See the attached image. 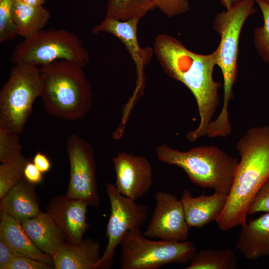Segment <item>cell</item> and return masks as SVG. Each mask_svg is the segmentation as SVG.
<instances>
[{
	"label": "cell",
	"instance_id": "cell-6",
	"mask_svg": "<svg viewBox=\"0 0 269 269\" xmlns=\"http://www.w3.org/2000/svg\"><path fill=\"white\" fill-rule=\"evenodd\" d=\"M58 60L73 61L84 67L89 62L90 55L78 35L63 28H51L24 38L10 56L14 64L24 63L37 67Z\"/></svg>",
	"mask_w": 269,
	"mask_h": 269
},
{
	"label": "cell",
	"instance_id": "cell-16",
	"mask_svg": "<svg viewBox=\"0 0 269 269\" xmlns=\"http://www.w3.org/2000/svg\"><path fill=\"white\" fill-rule=\"evenodd\" d=\"M20 223L34 245L52 257L66 242L64 233L47 212L41 211L37 216Z\"/></svg>",
	"mask_w": 269,
	"mask_h": 269
},
{
	"label": "cell",
	"instance_id": "cell-2",
	"mask_svg": "<svg viewBox=\"0 0 269 269\" xmlns=\"http://www.w3.org/2000/svg\"><path fill=\"white\" fill-rule=\"evenodd\" d=\"M237 149L240 160L226 204L216 221L223 231L246 224L249 207L269 177V126L248 130Z\"/></svg>",
	"mask_w": 269,
	"mask_h": 269
},
{
	"label": "cell",
	"instance_id": "cell-10",
	"mask_svg": "<svg viewBox=\"0 0 269 269\" xmlns=\"http://www.w3.org/2000/svg\"><path fill=\"white\" fill-rule=\"evenodd\" d=\"M66 150L70 172L65 195L83 200L92 207H98L100 199L92 146L78 134H73L68 139Z\"/></svg>",
	"mask_w": 269,
	"mask_h": 269
},
{
	"label": "cell",
	"instance_id": "cell-7",
	"mask_svg": "<svg viewBox=\"0 0 269 269\" xmlns=\"http://www.w3.org/2000/svg\"><path fill=\"white\" fill-rule=\"evenodd\" d=\"M120 246L121 269H158L168 264L185 265L197 252L192 242L154 241L142 234L140 228L128 231Z\"/></svg>",
	"mask_w": 269,
	"mask_h": 269
},
{
	"label": "cell",
	"instance_id": "cell-12",
	"mask_svg": "<svg viewBox=\"0 0 269 269\" xmlns=\"http://www.w3.org/2000/svg\"><path fill=\"white\" fill-rule=\"evenodd\" d=\"M116 172L115 186L122 195L136 201L146 194L152 182V168L143 155L119 152L112 158Z\"/></svg>",
	"mask_w": 269,
	"mask_h": 269
},
{
	"label": "cell",
	"instance_id": "cell-31",
	"mask_svg": "<svg viewBox=\"0 0 269 269\" xmlns=\"http://www.w3.org/2000/svg\"><path fill=\"white\" fill-rule=\"evenodd\" d=\"M24 177L28 181L35 185L40 183L43 178L42 173L33 162L29 161L25 166Z\"/></svg>",
	"mask_w": 269,
	"mask_h": 269
},
{
	"label": "cell",
	"instance_id": "cell-18",
	"mask_svg": "<svg viewBox=\"0 0 269 269\" xmlns=\"http://www.w3.org/2000/svg\"><path fill=\"white\" fill-rule=\"evenodd\" d=\"M35 187V184L22 178L0 199V212L20 222L38 215L41 211Z\"/></svg>",
	"mask_w": 269,
	"mask_h": 269
},
{
	"label": "cell",
	"instance_id": "cell-11",
	"mask_svg": "<svg viewBox=\"0 0 269 269\" xmlns=\"http://www.w3.org/2000/svg\"><path fill=\"white\" fill-rule=\"evenodd\" d=\"M154 198L156 205L143 235L161 240L187 241L189 228L181 200L162 191H157Z\"/></svg>",
	"mask_w": 269,
	"mask_h": 269
},
{
	"label": "cell",
	"instance_id": "cell-14",
	"mask_svg": "<svg viewBox=\"0 0 269 269\" xmlns=\"http://www.w3.org/2000/svg\"><path fill=\"white\" fill-rule=\"evenodd\" d=\"M140 19L120 21L106 17L92 29L93 34L107 32L118 37L125 45L134 62L138 76L137 90L141 86L143 70L150 62L153 49L149 47L142 48L137 38V25Z\"/></svg>",
	"mask_w": 269,
	"mask_h": 269
},
{
	"label": "cell",
	"instance_id": "cell-22",
	"mask_svg": "<svg viewBox=\"0 0 269 269\" xmlns=\"http://www.w3.org/2000/svg\"><path fill=\"white\" fill-rule=\"evenodd\" d=\"M237 260L231 249H206L196 253L186 269H235Z\"/></svg>",
	"mask_w": 269,
	"mask_h": 269
},
{
	"label": "cell",
	"instance_id": "cell-24",
	"mask_svg": "<svg viewBox=\"0 0 269 269\" xmlns=\"http://www.w3.org/2000/svg\"><path fill=\"white\" fill-rule=\"evenodd\" d=\"M255 2L262 12L264 24L254 30V46L261 59L269 64V1L255 0Z\"/></svg>",
	"mask_w": 269,
	"mask_h": 269
},
{
	"label": "cell",
	"instance_id": "cell-3",
	"mask_svg": "<svg viewBox=\"0 0 269 269\" xmlns=\"http://www.w3.org/2000/svg\"><path fill=\"white\" fill-rule=\"evenodd\" d=\"M42 98L47 113L69 121L84 118L91 108V87L81 65L58 60L39 67Z\"/></svg>",
	"mask_w": 269,
	"mask_h": 269
},
{
	"label": "cell",
	"instance_id": "cell-19",
	"mask_svg": "<svg viewBox=\"0 0 269 269\" xmlns=\"http://www.w3.org/2000/svg\"><path fill=\"white\" fill-rule=\"evenodd\" d=\"M101 257L100 243L90 237L76 244L66 242L53 256L54 269H94Z\"/></svg>",
	"mask_w": 269,
	"mask_h": 269
},
{
	"label": "cell",
	"instance_id": "cell-35",
	"mask_svg": "<svg viewBox=\"0 0 269 269\" xmlns=\"http://www.w3.org/2000/svg\"><path fill=\"white\" fill-rule=\"evenodd\" d=\"M238 0H221V3L226 9H228Z\"/></svg>",
	"mask_w": 269,
	"mask_h": 269
},
{
	"label": "cell",
	"instance_id": "cell-20",
	"mask_svg": "<svg viewBox=\"0 0 269 269\" xmlns=\"http://www.w3.org/2000/svg\"><path fill=\"white\" fill-rule=\"evenodd\" d=\"M237 249L248 259L269 256V212L241 227Z\"/></svg>",
	"mask_w": 269,
	"mask_h": 269
},
{
	"label": "cell",
	"instance_id": "cell-27",
	"mask_svg": "<svg viewBox=\"0 0 269 269\" xmlns=\"http://www.w3.org/2000/svg\"><path fill=\"white\" fill-rule=\"evenodd\" d=\"M15 0H0V43L15 38L18 35L12 19Z\"/></svg>",
	"mask_w": 269,
	"mask_h": 269
},
{
	"label": "cell",
	"instance_id": "cell-21",
	"mask_svg": "<svg viewBox=\"0 0 269 269\" xmlns=\"http://www.w3.org/2000/svg\"><path fill=\"white\" fill-rule=\"evenodd\" d=\"M51 18L49 11L43 5L33 6L15 0L12 19L18 35L29 37L43 29Z\"/></svg>",
	"mask_w": 269,
	"mask_h": 269
},
{
	"label": "cell",
	"instance_id": "cell-8",
	"mask_svg": "<svg viewBox=\"0 0 269 269\" xmlns=\"http://www.w3.org/2000/svg\"><path fill=\"white\" fill-rule=\"evenodd\" d=\"M41 90L39 67L14 64L0 91V128L21 133Z\"/></svg>",
	"mask_w": 269,
	"mask_h": 269
},
{
	"label": "cell",
	"instance_id": "cell-30",
	"mask_svg": "<svg viewBox=\"0 0 269 269\" xmlns=\"http://www.w3.org/2000/svg\"><path fill=\"white\" fill-rule=\"evenodd\" d=\"M53 265L23 256H15L6 269H51Z\"/></svg>",
	"mask_w": 269,
	"mask_h": 269
},
{
	"label": "cell",
	"instance_id": "cell-26",
	"mask_svg": "<svg viewBox=\"0 0 269 269\" xmlns=\"http://www.w3.org/2000/svg\"><path fill=\"white\" fill-rule=\"evenodd\" d=\"M19 134L0 128V161L1 163L16 161L24 157L19 142Z\"/></svg>",
	"mask_w": 269,
	"mask_h": 269
},
{
	"label": "cell",
	"instance_id": "cell-13",
	"mask_svg": "<svg viewBox=\"0 0 269 269\" xmlns=\"http://www.w3.org/2000/svg\"><path fill=\"white\" fill-rule=\"evenodd\" d=\"M88 206L83 200L59 195L50 200L46 211L64 233L66 242L76 244L89 228L86 222Z\"/></svg>",
	"mask_w": 269,
	"mask_h": 269
},
{
	"label": "cell",
	"instance_id": "cell-29",
	"mask_svg": "<svg viewBox=\"0 0 269 269\" xmlns=\"http://www.w3.org/2000/svg\"><path fill=\"white\" fill-rule=\"evenodd\" d=\"M262 212H269V177L254 197L249 207L248 215Z\"/></svg>",
	"mask_w": 269,
	"mask_h": 269
},
{
	"label": "cell",
	"instance_id": "cell-1",
	"mask_svg": "<svg viewBox=\"0 0 269 269\" xmlns=\"http://www.w3.org/2000/svg\"><path fill=\"white\" fill-rule=\"evenodd\" d=\"M153 51L166 74L184 84L196 101L200 122L196 129L187 134V139L193 142L206 136L220 102L219 89L221 84L213 77L216 51L209 54L196 53L175 37L160 34L154 40Z\"/></svg>",
	"mask_w": 269,
	"mask_h": 269
},
{
	"label": "cell",
	"instance_id": "cell-9",
	"mask_svg": "<svg viewBox=\"0 0 269 269\" xmlns=\"http://www.w3.org/2000/svg\"><path fill=\"white\" fill-rule=\"evenodd\" d=\"M106 192L110 199L111 213L107 224L106 236L108 244L103 255L94 266V269L112 267L115 250L125 234L129 231L139 229L146 222L147 207L125 196L115 185L108 183Z\"/></svg>",
	"mask_w": 269,
	"mask_h": 269
},
{
	"label": "cell",
	"instance_id": "cell-34",
	"mask_svg": "<svg viewBox=\"0 0 269 269\" xmlns=\"http://www.w3.org/2000/svg\"><path fill=\"white\" fill-rule=\"evenodd\" d=\"M24 3L33 6H41L46 0H20Z\"/></svg>",
	"mask_w": 269,
	"mask_h": 269
},
{
	"label": "cell",
	"instance_id": "cell-28",
	"mask_svg": "<svg viewBox=\"0 0 269 269\" xmlns=\"http://www.w3.org/2000/svg\"><path fill=\"white\" fill-rule=\"evenodd\" d=\"M156 7L168 17L184 14L189 9L188 0H153Z\"/></svg>",
	"mask_w": 269,
	"mask_h": 269
},
{
	"label": "cell",
	"instance_id": "cell-33",
	"mask_svg": "<svg viewBox=\"0 0 269 269\" xmlns=\"http://www.w3.org/2000/svg\"><path fill=\"white\" fill-rule=\"evenodd\" d=\"M32 162L42 173L48 171L51 168V163L48 158L45 154L39 151L35 154Z\"/></svg>",
	"mask_w": 269,
	"mask_h": 269
},
{
	"label": "cell",
	"instance_id": "cell-25",
	"mask_svg": "<svg viewBox=\"0 0 269 269\" xmlns=\"http://www.w3.org/2000/svg\"><path fill=\"white\" fill-rule=\"evenodd\" d=\"M28 160L24 157L0 165V199L24 177V169Z\"/></svg>",
	"mask_w": 269,
	"mask_h": 269
},
{
	"label": "cell",
	"instance_id": "cell-32",
	"mask_svg": "<svg viewBox=\"0 0 269 269\" xmlns=\"http://www.w3.org/2000/svg\"><path fill=\"white\" fill-rule=\"evenodd\" d=\"M15 256L11 249L0 240V269H6Z\"/></svg>",
	"mask_w": 269,
	"mask_h": 269
},
{
	"label": "cell",
	"instance_id": "cell-36",
	"mask_svg": "<svg viewBox=\"0 0 269 269\" xmlns=\"http://www.w3.org/2000/svg\"><path fill=\"white\" fill-rule=\"evenodd\" d=\"M269 1V0H268Z\"/></svg>",
	"mask_w": 269,
	"mask_h": 269
},
{
	"label": "cell",
	"instance_id": "cell-5",
	"mask_svg": "<svg viewBox=\"0 0 269 269\" xmlns=\"http://www.w3.org/2000/svg\"><path fill=\"white\" fill-rule=\"evenodd\" d=\"M161 162L182 168L194 184L229 194L239 160L218 146H200L182 151L166 144L156 149Z\"/></svg>",
	"mask_w": 269,
	"mask_h": 269
},
{
	"label": "cell",
	"instance_id": "cell-4",
	"mask_svg": "<svg viewBox=\"0 0 269 269\" xmlns=\"http://www.w3.org/2000/svg\"><path fill=\"white\" fill-rule=\"evenodd\" d=\"M255 0H239L226 10L216 14L213 27L221 36L217 53L216 65L222 72L223 78V103L221 112L211 123L215 133L228 134L232 131L228 107L234 96L233 90L238 75V59L240 36L247 18L255 13Z\"/></svg>",
	"mask_w": 269,
	"mask_h": 269
},
{
	"label": "cell",
	"instance_id": "cell-17",
	"mask_svg": "<svg viewBox=\"0 0 269 269\" xmlns=\"http://www.w3.org/2000/svg\"><path fill=\"white\" fill-rule=\"evenodd\" d=\"M0 240L18 256L30 258L54 265L53 257L40 250L27 236L20 222L0 212Z\"/></svg>",
	"mask_w": 269,
	"mask_h": 269
},
{
	"label": "cell",
	"instance_id": "cell-23",
	"mask_svg": "<svg viewBox=\"0 0 269 269\" xmlns=\"http://www.w3.org/2000/svg\"><path fill=\"white\" fill-rule=\"evenodd\" d=\"M155 7L153 0H109L106 17L120 21L140 19Z\"/></svg>",
	"mask_w": 269,
	"mask_h": 269
},
{
	"label": "cell",
	"instance_id": "cell-15",
	"mask_svg": "<svg viewBox=\"0 0 269 269\" xmlns=\"http://www.w3.org/2000/svg\"><path fill=\"white\" fill-rule=\"evenodd\" d=\"M228 194L215 191L210 195L193 197L185 189L182 192V202L186 223L189 228H201L216 221L226 204Z\"/></svg>",
	"mask_w": 269,
	"mask_h": 269
}]
</instances>
